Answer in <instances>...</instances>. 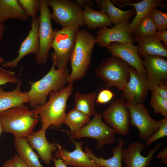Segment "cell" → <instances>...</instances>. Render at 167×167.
Listing matches in <instances>:
<instances>
[{
  "mask_svg": "<svg viewBox=\"0 0 167 167\" xmlns=\"http://www.w3.org/2000/svg\"><path fill=\"white\" fill-rule=\"evenodd\" d=\"M40 16L32 18L31 28L25 39L21 44L17 56L13 60L1 64L3 68H15L24 57L30 54H36L39 49L38 30Z\"/></svg>",
  "mask_w": 167,
  "mask_h": 167,
  "instance_id": "5bb4252c",
  "label": "cell"
},
{
  "mask_svg": "<svg viewBox=\"0 0 167 167\" xmlns=\"http://www.w3.org/2000/svg\"><path fill=\"white\" fill-rule=\"evenodd\" d=\"M90 120V117L74 108L66 113L64 123L69 127L71 134H73L78 132Z\"/></svg>",
  "mask_w": 167,
  "mask_h": 167,
  "instance_id": "f1b7e54d",
  "label": "cell"
},
{
  "mask_svg": "<svg viewBox=\"0 0 167 167\" xmlns=\"http://www.w3.org/2000/svg\"><path fill=\"white\" fill-rule=\"evenodd\" d=\"M150 105L155 113H160L164 117H167V100L162 98L156 92H152Z\"/></svg>",
  "mask_w": 167,
  "mask_h": 167,
  "instance_id": "4dcf8cb0",
  "label": "cell"
},
{
  "mask_svg": "<svg viewBox=\"0 0 167 167\" xmlns=\"http://www.w3.org/2000/svg\"><path fill=\"white\" fill-rule=\"evenodd\" d=\"M58 92L52 91L49 100L43 105L36 106L41 123V129L46 131L50 126L56 129L64 123L67 102L73 90V83H69Z\"/></svg>",
  "mask_w": 167,
  "mask_h": 167,
  "instance_id": "6da1fadb",
  "label": "cell"
},
{
  "mask_svg": "<svg viewBox=\"0 0 167 167\" xmlns=\"http://www.w3.org/2000/svg\"><path fill=\"white\" fill-rule=\"evenodd\" d=\"M3 131V128L1 124V123L0 122V135L1 133Z\"/></svg>",
  "mask_w": 167,
  "mask_h": 167,
  "instance_id": "f6af8a7d",
  "label": "cell"
},
{
  "mask_svg": "<svg viewBox=\"0 0 167 167\" xmlns=\"http://www.w3.org/2000/svg\"><path fill=\"white\" fill-rule=\"evenodd\" d=\"M67 68L57 69L53 65L48 73L36 82L29 81L30 88L27 92L29 105L32 108L44 105L52 91L58 92L65 87L69 75Z\"/></svg>",
  "mask_w": 167,
  "mask_h": 167,
  "instance_id": "3957f363",
  "label": "cell"
},
{
  "mask_svg": "<svg viewBox=\"0 0 167 167\" xmlns=\"http://www.w3.org/2000/svg\"><path fill=\"white\" fill-rule=\"evenodd\" d=\"M12 159L15 167H29L17 155L14 156Z\"/></svg>",
  "mask_w": 167,
  "mask_h": 167,
  "instance_id": "f35d334b",
  "label": "cell"
},
{
  "mask_svg": "<svg viewBox=\"0 0 167 167\" xmlns=\"http://www.w3.org/2000/svg\"><path fill=\"white\" fill-rule=\"evenodd\" d=\"M149 90L156 86L167 84V60L157 55H151L143 58Z\"/></svg>",
  "mask_w": 167,
  "mask_h": 167,
  "instance_id": "9a60e30c",
  "label": "cell"
},
{
  "mask_svg": "<svg viewBox=\"0 0 167 167\" xmlns=\"http://www.w3.org/2000/svg\"><path fill=\"white\" fill-rule=\"evenodd\" d=\"M118 144L112 149L113 156L108 159L98 157L87 145L84 148V151L91 160L101 167H123L122 162V151L126 142L121 137L118 138Z\"/></svg>",
  "mask_w": 167,
  "mask_h": 167,
  "instance_id": "603a6c76",
  "label": "cell"
},
{
  "mask_svg": "<svg viewBox=\"0 0 167 167\" xmlns=\"http://www.w3.org/2000/svg\"><path fill=\"white\" fill-rule=\"evenodd\" d=\"M70 138L75 144V149L69 151L62 145L56 143L57 148L54 153L56 158L62 160L67 165L75 167H101L91 160L83 151L82 142H77Z\"/></svg>",
  "mask_w": 167,
  "mask_h": 167,
  "instance_id": "e0dca14e",
  "label": "cell"
},
{
  "mask_svg": "<svg viewBox=\"0 0 167 167\" xmlns=\"http://www.w3.org/2000/svg\"><path fill=\"white\" fill-rule=\"evenodd\" d=\"M160 41L164 42L162 44L163 46L167 49V31L164 30L162 31H157L154 36Z\"/></svg>",
  "mask_w": 167,
  "mask_h": 167,
  "instance_id": "74e56055",
  "label": "cell"
},
{
  "mask_svg": "<svg viewBox=\"0 0 167 167\" xmlns=\"http://www.w3.org/2000/svg\"><path fill=\"white\" fill-rule=\"evenodd\" d=\"M96 43L94 35L85 29H79L76 35L75 44L70 58L71 71L67 83H73L83 78L91 62L92 52Z\"/></svg>",
  "mask_w": 167,
  "mask_h": 167,
  "instance_id": "277c9868",
  "label": "cell"
},
{
  "mask_svg": "<svg viewBox=\"0 0 167 167\" xmlns=\"http://www.w3.org/2000/svg\"><path fill=\"white\" fill-rule=\"evenodd\" d=\"M29 17L17 0H0V22L2 23L10 19L26 21Z\"/></svg>",
  "mask_w": 167,
  "mask_h": 167,
  "instance_id": "484cf974",
  "label": "cell"
},
{
  "mask_svg": "<svg viewBox=\"0 0 167 167\" xmlns=\"http://www.w3.org/2000/svg\"><path fill=\"white\" fill-rule=\"evenodd\" d=\"M83 7V19L85 25L88 29H95L104 26L112 27V25L106 13L102 11L93 10L90 6L94 4V1L90 0H77Z\"/></svg>",
  "mask_w": 167,
  "mask_h": 167,
  "instance_id": "ffe728a7",
  "label": "cell"
},
{
  "mask_svg": "<svg viewBox=\"0 0 167 167\" xmlns=\"http://www.w3.org/2000/svg\"><path fill=\"white\" fill-rule=\"evenodd\" d=\"M129 79L122 90V99L131 105L143 104L149 90L146 73L138 72L130 66Z\"/></svg>",
  "mask_w": 167,
  "mask_h": 167,
  "instance_id": "7c38bea8",
  "label": "cell"
},
{
  "mask_svg": "<svg viewBox=\"0 0 167 167\" xmlns=\"http://www.w3.org/2000/svg\"><path fill=\"white\" fill-rule=\"evenodd\" d=\"M46 131L41 129L37 131H33L26 139L32 148L37 151L42 161L49 165L53 158V152L57 150V147L56 143L48 141Z\"/></svg>",
  "mask_w": 167,
  "mask_h": 167,
  "instance_id": "d6986e66",
  "label": "cell"
},
{
  "mask_svg": "<svg viewBox=\"0 0 167 167\" xmlns=\"http://www.w3.org/2000/svg\"><path fill=\"white\" fill-rule=\"evenodd\" d=\"M130 66L122 59L111 56L99 65L95 74L104 81L105 88L115 86L122 91L129 79Z\"/></svg>",
  "mask_w": 167,
  "mask_h": 167,
  "instance_id": "5b68a950",
  "label": "cell"
},
{
  "mask_svg": "<svg viewBox=\"0 0 167 167\" xmlns=\"http://www.w3.org/2000/svg\"><path fill=\"white\" fill-rule=\"evenodd\" d=\"M156 27L150 15L145 16L137 26L134 34L139 38L154 37L157 31Z\"/></svg>",
  "mask_w": 167,
  "mask_h": 167,
  "instance_id": "f546056e",
  "label": "cell"
},
{
  "mask_svg": "<svg viewBox=\"0 0 167 167\" xmlns=\"http://www.w3.org/2000/svg\"><path fill=\"white\" fill-rule=\"evenodd\" d=\"M133 37L138 44V54L140 57L155 55L167 58V49L163 46L161 41L155 37L139 38L134 36Z\"/></svg>",
  "mask_w": 167,
  "mask_h": 167,
  "instance_id": "cb8c5ba5",
  "label": "cell"
},
{
  "mask_svg": "<svg viewBox=\"0 0 167 167\" xmlns=\"http://www.w3.org/2000/svg\"><path fill=\"white\" fill-rule=\"evenodd\" d=\"M156 159L160 158L161 159V162L163 163L167 164V147H165L164 150L159 152L156 157Z\"/></svg>",
  "mask_w": 167,
  "mask_h": 167,
  "instance_id": "ab89813d",
  "label": "cell"
},
{
  "mask_svg": "<svg viewBox=\"0 0 167 167\" xmlns=\"http://www.w3.org/2000/svg\"><path fill=\"white\" fill-rule=\"evenodd\" d=\"M163 144L162 141L151 149L147 156L145 157L141 154V152L146 147L145 143L138 141L133 142L126 148L122 149V161L126 167H147L154 154Z\"/></svg>",
  "mask_w": 167,
  "mask_h": 167,
  "instance_id": "2e32d148",
  "label": "cell"
},
{
  "mask_svg": "<svg viewBox=\"0 0 167 167\" xmlns=\"http://www.w3.org/2000/svg\"><path fill=\"white\" fill-rule=\"evenodd\" d=\"M161 0H143L136 3L126 2L123 4H119L118 8H121L127 5L133 6L136 12V15L127 27V30L133 36L136 28L140 22L146 15H149L152 9L159 7L162 8L167 7Z\"/></svg>",
  "mask_w": 167,
  "mask_h": 167,
  "instance_id": "44dd1931",
  "label": "cell"
},
{
  "mask_svg": "<svg viewBox=\"0 0 167 167\" xmlns=\"http://www.w3.org/2000/svg\"><path fill=\"white\" fill-rule=\"evenodd\" d=\"M150 15L158 31L166 30L167 28V13L158 10L156 8H153Z\"/></svg>",
  "mask_w": 167,
  "mask_h": 167,
  "instance_id": "d6a6232c",
  "label": "cell"
},
{
  "mask_svg": "<svg viewBox=\"0 0 167 167\" xmlns=\"http://www.w3.org/2000/svg\"><path fill=\"white\" fill-rule=\"evenodd\" d=\"M126 104L130 112V124L137 129L139 137L146 141L161 127L162 120L158 121L153 118L143 104Z\"/></svg>",
  "mask_w": 167,
  "mask_h": 167,
  "instance_id": "8fae6325",
  "label": "cell"
},
{
  "mask_svg": "<svg viewBox=\"0 0 167 167\" xmlns=\"http://www.w3.org/2000/svg\"><path fill=\"white\" fill-rule=\"evenodd\" d=\"M101 114L97 112L94 118L78 132L73 134L67 131L61 130L67 133L69 137L77 139L83 137L95 139L96 146L98 149L105 146L112 144L116 141L115 131L104 122Z\"/></svg>",
  "mask_w": 167,
  "mask_h": 167,
  "instance_id": "52a82bcc",
  "label": "cell"
},
{
  "mask_svg": "<svg viewBox=\"0 0 167 167\" xmlns=\"http://www.w3.org/2000/svg\"><path fill=\"white\" fill-rule=\"evenodd\" d=\"M52 160L54 163L55 167H68L61 159L53 158Z\"/></svg>",
  "mask_w": 167,
  "mask_h": 167,
  "instance_id": "60d3db41",
  "label": "cell"
},
{
  "mask_svg": "<svg viewBox=\"0 0 167 167\" xmlns=\"http://www.w3.org/2000/svg\"><path fill=\"white\" fill-rule=\"evenodd\" d=\"M20 80L14 72L0 70V86L8 83H17Z\"/></svg>",
  "mask_w": 167,
  "mask_h": 167,
  "instance_id": "e575fe53",
  "label": "cell"
},
{
  "mask_svg": "<svg viewBox=\"0 0 167 167\" xmlns=\"http://www.w3.org/2000/svg\"><path fill=\"white\" fill-rule=\"evenodd\" d=\"M114 96V94L110 90L103 89L96 96L95 101L99 104H106L110 102Z\"/></svg>",
  "mask_w": 167,
  "mask_h": 167,
  "instance_id": "d590c367",
  "label": "cell"
},
{
  "mask_svg": "<svg viewBox=\"0 0 167 167\" xmlns=\"http://www.w3.org/2000/svg\"><path fill=\"white\" fill-rule=\"evenodd\" d=\"M21 84L20 80L17 83L16 88L9 92L0 88V112L29 102L27 92L21 90Z\"/></svg>",
  "mask_w": 167,
  "mask_h": 167,
  "instance_id": "7402d4cb",
  "label": "cell"
},
{
  "mask_svg": "<svg viewBox=\"0 0 167 167\" xmlns=\"http://www.w3.org/2000/svg\"><path fill=\"white\" fill-rule=\"evenodd\" d=\"M79 27L73 25L57 30L52 44L51 48L54 51L51 56L53 64L56 69L66 68L75 47Z\"/></svg>",
  "mask_w": 167,
  "mask_h": 167,
  "instance_id": "8992f818",
  "label": "cell"
},
{
  "mask_svg": "<svg viewBox=\"0 0 167 167\" xmlns=\"http://www.w3.org/2000/svg\"><path fill=\"white\" fill-rule=\"evenodd\" d=\"M129 21L118 24L111 28L106 26L95 32L96 43L101 47L107 48L111 42H117L133 44L135 39L127 30Z\"/></svg>",
  "mask_w": 167,
  "mask_h": 167,
  "instance_id": "4fadbf2b",
  "label": "cell"
},
{
  "mask_svg": "<svg viewBox=\"0 0 167 167\" xmlns=\"http://www.w3.org/2000/svg\"><path fill=\"white\" fill-rule=\"evenodd\" d=\"M6 29V28L4 24L0 22V43L2 40L3 35Z\"/></svg>",
  "mask_w": 167,
  "mask_h": 167,
  "instance_id": "7bdbcfd3",
  "label": "cell"
},
{
  "mask_svg": "<svg viewBox=\"0 0 167 167\" xmlns=\"http://www.w3.org/2000/svg\"><path fill=\"white\" fill-rule=\"evenodd\" d=\"M6 62L5 60L0 55V63H3ZM3 68L0 67V70H2Z\"/></svg>",
  "mask_w": 167,
  "mask_h": 167,
  "instance_id": "ee69618b",
  "label": "cell"
},
{
  "mask_svg": "<svg viewBox=\"0 0 167 167\" xmlns=\"http://www.w3.org/2000/svg\"><path fill=\"white\" fill-rule=\"evenodd\" d=\"M40 23L38 30L39 49L35 55L36 63L45 64L47 62L49 52L54 38L57 31L54 30L51 23V13L48 8L46 0H41Z\"/></svg>",
  "mask_w": 167,
  "mask_h": 167,
  "instance_id": "9c48e42d",
  "label": "cell"
},
{
  "mask_svg": "<svg viewBox=\"0 0 167 167\" xmlns=\"http://www.w3.org/2000/svg\"><path fill=\"white\" fill-rule=\"evenodd\" d=\"M3 167H15L12 158L7 160L4 163Z\"/></svg>",
  "mask_w": 167,
  "mask_h": 167,
  "instance_id": "b9f144b4",
  "label": "cell"
},
{
  "mask_svg": "<svg viewBox=\"0 0 167 167\" xmlns=\"http://www.w3.org/2000/svg\"><path fill=\"white\" fill-rule=\"evenodd\" d=\"M111 56L119 58L126 62L138 72L146 73L142 60L138 54V47L133 44L114 42L107 47Z\"/></svg>",
  "mask_w": 167,
  "mask_h": 167,
  "instance_id": "ac0fdd59",
  "label": "cell"
},
{
  "mask_svg": "<svg viewBox=\"0 0 167 167\" xmlns=\"http://www.w3.org/2000/svg\"><path fill=\"white\" fill-rule=\"evenodd\" d=\"M14 146L19 156L29 167H44L39 157L33 150L26 138L15 139Z\"/></svg>",
  "mask_w": 167,
  "mask_h": 167,
  "instance_id": "4316f807",
  "label": "cell"
},
{
  "mask_svg": "<svg viewBox=\"0 0 167 167\" xmlns=\"http://www.w3.org/2000/svg\"><path fill=\"white\" fill-rule=\"evenodd\" d=\"M97 6L101 11L105 12L108 16L111 24L115 25L129 21L136 12L134 7L127 11H122L115 7L110 0H96Z\"/></svg>",
  "mask_w": 167,
  "mask_h": 167,
  "instance_id": "d4e9b609",
  "label": "cell"
},
{
  "mask_svg": "<svg viewBox=\"0 0 167 167\" xmlns=\"http://www.w3.org/2000/svg\"><path fill=\"white\" fill-rule=\"evenodd\" d=\"M37 110L24 105L0 112L3 131L12 134L15 139L26 138L33 131L39 118Z\"/></svg>",
  "mask_w": 167,
  "mask_h": 167,
  "instance_id": "7a4b0ae2",
  "label": "cell"
},
{
  "mask_svg": "<svg viewBox=\"0 0 167 167\" xmlns=\"http://www.w3.org/2000/svg\"><path fill=\"white\" fill-rule=\"evenodd\" d=\"M96 96L97 94L94 92L88 93L75 92L74 108L89 117L94 116L97 112L94 103Z\"/></svg>",
  "mask_w": 167,
  "mask_h": 167,
  "instance_id": "83f0119b",
  "label": "cell"
},
{
  "mask_svg": "<svg viewBox=\"0 0 167 167\" xmlns=\"http://www.w3.org/2000/svg\"><path fill=\"white\" fill-rule=\"evenodd\" d=\"M150 91L156 92L161 97L167 100V84L155 86Z\"/></svg>",
  "mask_w": 167,
  "mask_h": 167,
  "instance_id": "8d00e7d4",
  "label": "cell"
},
{
  "mask_svg": "<svg viewBox=\"0 0 167 167\" xmlns=\"http://www.w3.org/2000/svg\"><path fill=\"white\" fill-rule=\"evenodd\" d=\"M47 5L53 10L52 19L62 28L73 25L84 27L82 7L76 1L47 0Z\"/></svg>",
  "mask_w": 167,
  "mask_h": 167,
  "instance_id": "ba28073f",
  "label": "cell"
},
{
  "mask_svg": "<svg viewBox=\"0 0 167 167\" xmlns=\"http://www.w3.org/2000/svg\"><path fill=\"white\" fill-rule=\"evenodd\" d=\"M101 115L105 123L118 134L125 136L129 133L130 112L126 103L122 98L112 101Z\"/></svg>",
  "mask_w": 167,
  "mask_h": 167,
  "instance_id": "30bf717a",
  "label": "cell"
},
{
  "mask_svg": "<svg viewBox=\"0 0 167 167\" xmlns=\"http://www.w3.org/2000/svg\"><path fill=\"white\" fill-rule=\"evenodd\" d=\"M162 120V124L158 130L146 141L145 147H147L155 141L167 136V117Z\"/></svg>",
  "mask_w": 167,
  "mask_h": 167,
  "instance_id": "836d02e7",
  "label": "cell"
},
{
  "mask_svg": "<svg viewBox=\"0 0 167 167\" xmlns=\"http://www.w3.org/2000/svg\"><path fill=\"white\" fill-rule=\"evenodd\" d=\"M24 11L29 17L35 18L37 13L40 10L41 0H17Z\"/></svg>",
  "mask_w": 167,
  "mask_h": 167,
  "instance_id": "1f68e13d",
  "label": "cell"
}]
</instances>
